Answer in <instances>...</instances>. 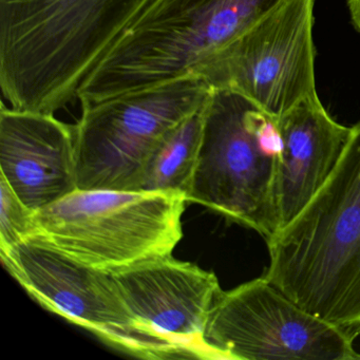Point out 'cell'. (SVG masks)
<instances>
[{
  "mask_svg": "<svg viewBox=\"0 0 360 360\" xmlns=\"http://www.w3.org/2000/svg\"><path fill=\"white\" fill-rule=\"evenodd\" d=\"M266 243L269 282L353 340L360 336V122L323 186Z\"/></svg>",
  "mask_w": 360,
  "mask_h": 360,
  "instance_id": "1",
  "label": "cell"
},
{
  "mask_svg": "<svg viewBox=\"0 0 360 360\" xmlns=\"http://www.w3.org/2000/svg\"><path fill=\"white\" fill-rule=\"evenodd\" d=\"M282 1L155 0L101 63L77 101L96 104L186 77L205 81L221 52Z\"/></svg>",
  "mask_w": 360,
  "mask_h": 360,
  "instance_id": "2",
  "label": "cell"
},
{
  "mask_svg": "<svg viewBox=\"0 0 360 360\" xmlns=\"http://www.w3.org/2000/svg\"><path fill=\"white\" fill-rule=\"evenodd\" d=\"M188 203L179 191L75 189L35 212L37 236L107 273L172 256Z\"/></svg>",
  "mask_w": 360,
  "mask_h": 360,
  "instance_id": "3",
  "label": "cell"
},
{
  "mask_svg": "<svg viewBox=\"0 0 360 360\" xmlns=\"http://www.w3.org/2000/svg\"><path fill=\"white\" fill-rule=\"evenodd\" d=\"M259 111L241 94L212 88L186 198L267 241L279 229L275 178L283 144L277 127L259 123Z\"/></svg>",
  "mask_w": 360,
  "mask_h": 360,
  "instance_id": "4",
  "label": "cell"
},
{
  "mask_svg": "<svg viewBox=\"0 0 360 360\" xmlns=\"http://www.w3.org/2000/svg\"><path fill=\"white\" fill-rule=\"evenodd\" d=\"M212 89L203 79L186 77L81 105L73 125L77 189L141 191L162 141L203 108Z\"/></svg>",
  "mask_w": 360,
  "mask_h": 360,
  "instance_id": "5",
  "label": "cell"
},
{
  "mask_svg": "<svg viewBox=\"0 0 360 360\" xmlns=\"http://www.w3.org/2000/svg\"><path fill=\"white\" fill-rule=\"evenodd\" d=\"M219 359L357 360L353 339L264 276L221 292L204 334Z\"/></svg>",
  "mask_w": 360,
  "mask_h": 360,
  "instance_id": "6",
  "label": "cell"
},
{
  "mask_svg": "<svg viewBox=\"0 0 360 360\" xmlns=\"http://www.w3.org/2000/svg\"><path fill=\"white\" fill-rule=\"evenodd\" d=\"M314 4L283 0L221 52L206 83L241 94L277 120L317 96Z\"/></svg>",
  "mask_w": 360,
  "mask_h": 360,
  "instance_id": "7",
  "label": "cell"
},
{
  "mask_svg": "<svg viewBox=\"0 0 360 360\" xmlns=\"http://www.w3.org/2000/svg\"><path fill=\"white\" fill-rule=\"evenodd\" d=\"M0 256L12 277L48 311L126 353L164 359L157 343L132 317L110 273L77 262L37 236Z\"/></svg>",
  "mask_w": 360,
  "mask_h": 360,
  "instance_id": "8",
  "label": "cell"
},
{
  "mask_svg": "<svg viewBox=\"0 0 360 360\" xmlns=\"http://www.w3.org/2000/svg\"><path fill=\"white\" fill-rule=\"evenodd\" d=\"M110 274L132 317L164 359H219L204 339L222 292L212 271L172 255Z\"/></svg>",
  "mask_w": 360,
  "mask_h": 360,
  "instance_id": "9",
  "label": "cell"
},
{
  "mask_svg": "<svg viewBox=\"0 0 360 360\" xmlns=\"http://www.w3.org/2000/svg\"><path fill=\"white\" fill-rule=\"evenodd\" d=\"M0 176L34 212L77 186L75 127L54 115L0 108Z\"/></svg>",
  "mask_w": 360,
  "mask_h": 360,
  "instance_id": "10",
  "label": "cell"
},
{
  "mask_svg": "<svg viewBox=\"0 0 360 360\" xmlns=\"http://www.w3.org/2000/svg\"><path fill=\"white\" fill-rule=\"evenodd\" d=\"M278 124L283 147L276 169L275 205L281 229L323 186L345 150L352 127L337 123L318 94L301 101Z\"/></svg>",
  "mask_w": 360,
  "mask_h": 360,
  "instance_id": "11",
  "label": "cell"
},
{
  "mask_svg": "<svg viewBox=\"0 0 360 360\" xmlns=\"http://www.w3.org/2000/svg\"><path fill=\"white\" fill-rule=\"evenodd\" d=\"M202 127L203 108L162 141L149 162L141 191H179L186 195L199 155Z\"/></svg>",
  "mask_w": 360,
  "mask_h": 360,
  "instance_id": "12",
  "label": "cell"
},
{
  "mask_svg": "<svg viewBox=\"0 0 360 360\" xmlns=\"http://www.w3.org/2000/svg\"><path fill=\"white\" fill-rule=\"evenodd\" d=\"M0 252L37 233L35 212L22 203L7 181L0 176Z\"/></svg>",
  "mask_w": 360,
  "mask_h": 360,
  "instance_id": "13",
  "label": "cell"
},
{
  "mask_svg": "<svg viewBox=\"0 0 360 360\" xmlns=\"http://www.w3.org/2000/svg\"><path fill=\"white\" fill-rule=\"evenodd\" d=\"M351 20L356 30L360 32V0H347Z\"/></svg>",
  "mask_w": 360,
  "mask_h": 360,
  "instance_id": "14",
  "label": "cell"
}]
</instances>
